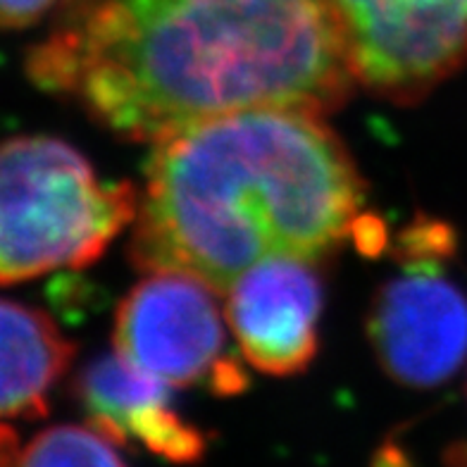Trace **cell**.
<instances>
[{
  "instance_id": "cell-2",
  "label": "cell",
  "mask_w": 467,
  "mask_h": 467,
  "mask_svg": "<svg viewBox=\"0 0 467 467\" xmlns=\"http://www.w3.org/2000/svg\"><path fill=\"white\" fill-rule=\"evenodd\" d=\"M153 146L130 246L146 275L184 272L224 294L267 258H325L372 217L348 148L317 112L251 108Z\"/></svg>"
},
{
  "instance_id": "cell-7",
  "label": "cell",
  "mask_w": 467,
  "mask_h": 467,
  "mask_svg": "<svg viewBox=\"0 0 467 467\" xmlns=\"http://www.w3.org/2000/svg\"><path fill=\"white\" fill-rule=\"evenodd\" d=\"M315 263L298 255L267 258L224 291L232 334L258 372L298 375L317 356L325 289Z\"/></svg>"
},
{
  "instance_id": "cell-1",
  "label": "cell",
  "mask_w": 467,
  "mask_h": 467,
  "mask_svg": "<svg viewBox=\"0 0 467 467\" xmlns=\"http://www.w3.org/2000/svg\"><path fill=\"white\" fill-rule=\"evenodd\" d=\"M26 72L119 139L251 108L317 115L356 79L327 0H57Z\"/></svg>"
},
{
  "instance_id": "cell-6",
  "label": "cell",
  "mask_w": 467,
  "mask_h": 467,
  "mask_svg": "<svg viewBox=\"0 0 467 467\" xmlns=\"http://www.w3.org/2000/svg\"><path fill=\"white\" fill-rule=\"evenodd\" d=\"M115 353L170 387H210L232 396L246 372L224 350L215 289L184 272H148L115 313Z\"/></svg>"
},
{
  "instance_id": "cell-3",
  "label": "cell",
  "mask_w": 467,
  "mask_h": 467,
  "mask_svg": "<svg viewBox=\"0 0 467 467\" xmlns=\"http://www.w3.org/2000/svg\"><path fill=\"white\" fill-rule=\"evenodd\" d=\"M136 210V186L103 182L69 143L0 141V286L96 263Z\"/></svg>"
},
{
  "instance_id": "cell-9",
  "label": "cell",
  "mask_w": 467,
  "mask_h": 467,
  "mask_svg": "<svg viewBox=\"0 0 467 467\" xmlns=\"http://www.w3.org/2000/svg\"><path fill=\"white\" fill-rule=\"evenodd\" d=\"M72 358L74 344L48 313L0 298V422L44 418Z\"/></svg>"
},
{
  "instance_id": "cell-8",
  "label": "cell",
  "mask_w": 467,
  "mask_h": 467,
  "mask_svg": "<svg viewBox=\"0 0 467 467\" xmlns=\"http://www.w3.org/2000/svg\"><path fill=\"white\" fill-rule=\"evenodd\" d=\"M74 394L88 424L124 449L141 443L150 453L177 465L198 462L208 437L172 408L170 384L110 353L91 360L74 381Z\"/></svg>"
},
{
  "instance_id": "cell-4",
  "label": "cell",
  "mask_w": 467,
  "mask_h": 467,
  "mask_svg": "<svg viewBox=\"0 0 467 467\" xmlns=\"http://www.w3.org/2000/svg\"><path fill=\"white\" fill-rule=\"evenodd\" d=\"M453 255L455 232L446 222H410L394 246L400 272L369 306V344L381 369L403 387H439L467 360V296L443 272Z\"/></svg>"
},
{
  "instance_id": "cell-5",
  "label": "cell",
  "mask_w": 467,
  "mask_h": 467,
  "mask_svg": "<svg viewBox=\"0 0 467 467\" xmlns=\"http://www.w3.org/2000/svg\"><path fill=\"white\" fill-rule=\"evenodd\" d=\"M356 84L399 105L467 65V0H327Z\"/></svg>"
},
{
  "instance_id": "cell-11",
  "label": "cell",
  "mask_w": 467,
  "mask_h": 467,
  "mask_svg": "<svg viewBox=\"0 0 467 467\" xmlns=\"http://www.w3.org/2000/svg\"><path fill=\"white\" fill-rule=\"evenodd\" d=\"M57 0H0V29H25L50 13Z\"/></svg>"
},
{
  "instance_id": "cell-10",
  "label": "cell",
  "mask_w": 467,
  "mask_h": 467,
  "mask_svg": "<svg viewBox=\"0 0 467 467\" xmlns=\"http://www.w3.org/2000/svg\"><path fill=\"white\" fill-rule=\"evenodd\" d=\"M117 449L93 424H56L22 439L0 422V467H127Z\"/></svg>"
}]
</instances>
